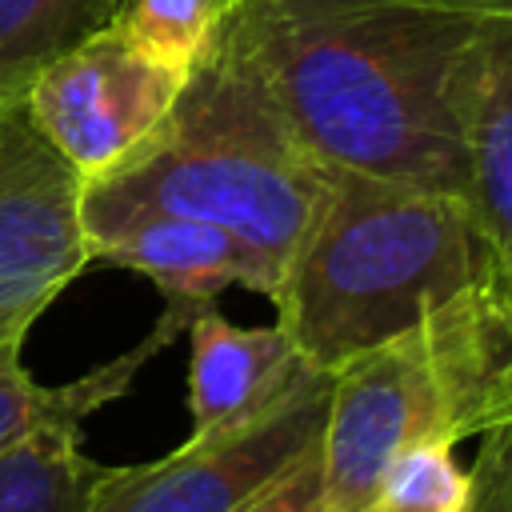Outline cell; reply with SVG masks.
I'll list each match as a JSON object with an SVG mask.
<instances>
[{
    "label": "cell",
    "mask_w": 512,
    "mask_h": 512,
    "mask_svg": "<svg viewBox=\"0 0 512 512\" xmlns=\"http://www.w3.org/2000/svg\"><path fill=\"white\" fill-rule=\"evenodd\" d=\"M188 340V416L196 436L252 420L316 372L280 324L240 328L216 304L192 316Z\"/></svg>",
    "instance_id": "30bf717a"
},
{
    "label": "cell",
    "mask_w": 512,
    "mask_h": 512,
    "mask_svg": "<svg viewBox=\"0 0 512 512\" xmlns=\"http://www.w3.org/2000/svg\"><path fill=\"white\" fill-rule=\"evenodd\" d=\"M512 324L492 284L424 316L416 328L344 360L328 388L316 444L328 512H372L388 464L420 444L456 448L496 428Z\"/></svg>",
    "instance_id": "277c9868"
},
{
    "label": "cell",
    "mask_w": 512,
    "mask_h": 512,
    "mask_svg": "<svg viewBox=\"0 0 512 512\" xmlns=\"http://www.w3.org/2000/svg\"><path fill=\"white\" fill-rule=\"evenodd\" d=\"M424 8H448V12H468V16H500L512 12V0H408Z\"/></svg>",
    "instance_id": "ac0fdd59"
},
{
    "label": "cell",
    "mask_w": 512,
    "mask_h": 512,
    "mask_svg": "<svg viewBox=\"0 0 512 512\" xmlns=\"http://www.w3.org/2000/svg\"><path fill=\"white\" fill-rule=\"evenodd\" d=\"M80 196L84 180L36 128L28 88L0 92V344L24 340L92 264Z\"/></svg>",
    "instance_id": "8992f818"
},
{
    "label": "cell",
    "mask_w": 512,
    "mask_h": 512,
    "mask_svg": "<svg viewBox=\"0 0 512 512\" xmlns=\"http://www.w3.org/2000/svg\"><path fill=\"white\" fill-rule=\"evenodd\" d=\"M116 8L120 0H0V92L28 88L36 68L112 24Z\"/></svg>",
    "instance_id": "4fadbf2b"
},
{
    "label": "cell",
    "mask_w": 512,
    "mask_h": 512,
    "mask_svg": "<svg viewBox=\"0 0 512 512\" xmlns=\"http://www.w3.org/2000/svg\"><path fill=\"white\" fill-rule=\"evenodd\" d=\"M480 284L492 264L464 196L328 168L272 308L296 352L336 372Z\"/></svg>",
    "instance_id": "3957f363"
},
{
    "label": "cell",
    "mask_w": 512,
    "mask_h": 512,
    "mask_svg": "<svg viewBox=\"0 0 512 512\" xmlns=\"http://www.w3.org/2000/svg\"><path fill=\"white\" fill-rule=\"evenodd\" d=\"M464 500L468 468L456 464V448L420 444L388 464L372 512H460Z\"/></svg>",
    "instance_id": "9a60e30c"
},
{
    "label": "cell",
    "mask_w": 512,
    "mask_h": 512,
    "mask_svg": "<svg viewBox=\"0 0 512 512\" xmlns=\"http://www.w3.org/2000/svg\"><path fill=\"white\" fill-rule=\"evenodd\" d=\"M476 24L408 0H240L220 32L324 168L464 196Z\"/></svg>",
    "instance_id": "6da1fadb"
},
{
    "label": "cell",
    "mask_w": 512,
    "mask_h": 512,
    "mask_svg": "<svg viewBox=\"0 0 512 512\" xmlns=\"http://www.w3.org/2000/svg\"><path fill=\"white\" fill-rule=\"evenodd\" d=\"M512 420V368L500 376V392H496V424Z\"/></svg>",
    "instance_id": "d6986e66"
},
{
    "label": "cell",
    "mask_w": 512,
    "mask_h": 512,
    "mask_svg": "<svg viewBox=\"0 0 512 512\" xmlns=\"http://www.w3.org/2000/svg\"><path fill=\"white\" fill-rule=\"evenodd\" d=\"M180 332H188V324L172 312H160L156 328L132 344L128 352H120L116 360H104L96 364L92 372L68 380V384H36L32 372L24 368V340H8L0 344V448L32 436L36 428H48V424H84L96 408L120 400L136 372L156 356L164 352Z\"/></svg>",
    "instance_id": "8fae6325"
},
{
    "label": "cell",
    "mask_w": 512,
    "mask_h": 512,
    "mask_svg": "<svg viewBox=\"0 0 512 512\" xmlns=\"http://www.w3.org/2000/svg\"><path fill=\"white\" fill-rule=\"evenodd\" d=\"M468 212L492 264L496 300L512 324V12L480 16L464 68Z\"/></svg>",
    "instance_id": "9c48e42d"
},
{
    "label": "cell",
    "mask_w": 512,
    "mask_h": 512,
    "mask_svg": "<svg viewBox=\"0 0 512 512\" xmlns=\"http://www.w3.org/2000/svg\"><path fill=\"white\" fill-rule=\"evenodd\" d=\"M184 80L104 24L32 72L28 108L48 144L92 184L164 124Z\"/></svg>",
    "instance_id": "52a82bcc"
},
{
    "label": "cell",
    "mask_w": 512,
    "mask_h": 512,
    "mask_svg": "<svg viewBox=\"0 0 512 512\" xmlns=\"http://www.w3.org/2000/svg\"><path fill=\"white\" fill-rule=\"evenodd\" d=\"M240 0H120L112 28L148 60L188 76Z\"/></svg>",
    "instance_id": "5bb4252c"
},
{
    "label": "cell",
    "mask_w": 512,
    "mask_h": 512,
    "mask_svg": "<svg viewBox=\"0 0 512 512\" xmlns=\"http://www.w3.org/2000/svg\"><path fill=\"white\" fill-rule=\"evenodd\" d=\"M460 512H512V420L480 436L468 468V500Z\"/></svg>",
    "instance_id": "2e32d148"
},
{
    "label": "cell",
    "mask_w": 512,
    "mask_h": 512,
    "mask_svg": "<svg viewBox=\"0 0 512 512\" xmlns=\"http://www.w3.org/2000/svg\"><path fill=\"white\" fill-rule=\"evenodd\" d=\"M328 188L244 52L220 32L164 124L108 176L84 184V232L128 216H184L252 244L276 272L292 260Z\"/></svg>",
    "instance_id": "7a4b0ae2"
},
{
    "label": "cell",
    "mask_w": 512,
    "mask_h": 512,
    "mask_svg": "<svg viewBox=\"0 0 512 512\" xmlns=\"http://www.w3.org/2000/svg\"><path fill=\"white\" fill-rule=\"evenodd\" d=\"M328 372H308L276 404L220 432H188L148 464H100L84 512H236L308 452L328 412Z\"/></svg>",
    "instance_id": "5b68a950"
},
{
    "label": "cell",
    "mask_w": 512,
    "mask_h": 512,
    "mask_svg": "<svg viewBox=\"0 0 512 512\" xmlns=\"http://www.w3.org/2000/svg\"><path fill=\"white\" fill-rule=\"evenodd\" d=\"M92 264H112L148 276L164 312L192 324L200 308H212L228 288L260 292L272 300L280 272L240 236L184 216H128L96 236H88Z\"/></svg>",
    "instance_id": "ba28073f"
},
{
    "label": "cell",
    "mask_w": 512,
    "mask_h": 512,
    "mask_svg": "<svg viewBox=\"0 0 512 512\" xmlns=\"http://www.w3.org/2000/svg\"><path fill=\"white\" fill-rule=\"evenodd\" d=\"M100 464L76 424H48L0 448V512H84Z\"/></svg>",
    "instance_id": "7c38bea8"
},
{
    "label": "cell",
    "mask_w": 512,
    "mask_h": 512,
    "mask_svg": "<svg viewBox=\"0 0 512 512\" xmlns=\"http://www.w3.org/2000/svg\"><path fill=\"white\" fill-rule=\"evenodd\" d=\"M236 512H328L324 496H320V460H316V452H308L292 472H284L272 488H264L260 496H252Z\"/></svg>",
    "instance_id": "e0dca14e"
}]
</instances>
